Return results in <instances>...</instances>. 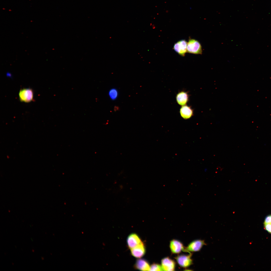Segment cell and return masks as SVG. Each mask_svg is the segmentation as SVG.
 Here are the masks:
<instances>
[{
  "instance_id": "5",
  "label": "cell",
  "mask_w": 271,
  "mask_h": 271,
  "mask_svg": "<svg viewBox=\"0 0 271 271\" xmlns=\"http://www.w3.org/2000/svg\"><path fill=\"white\" fill-rule=\"evenodd\" d=\"M187 43L185 40H180L175 44L173 49L181 56H184L187 52Z\"/></svg>"
},
{
  "instance_id": "1",
  "label": "cell",
  "mask_w": 271,
  "mask_h": 271,
  "mask_svg": "<svg viewBox=\"0 0 271 271\" xmlns=\"http://www.w3.org/2000/svg\"><path fill=\"white\" fill-rule=\"evenodd\" d=\"M187 52L195 54H201L202 49L200 43L195 39H189L187 43Z\"/></svg>"
},
{
  "instance_id": "9",
  "label": "cell",
  "mask_w": 271,
  "mask_h": 271,
  "mask_svg": "<svg viewBox=\"0 0 271 271\" xmlns=\"http://www.w3.org/2000/svg\"><path fill=\"white\" fill-rule=\"evenodd\" d=\"M161 265L163 270L174 271L175 264L173 260L169 257H166L161 260Z\"/></svg>"
},
{
  "instance_id": "4",
  "label": "cell",
  "mask_w": 271,
  "mask_h": 271,
  "mask_svg": "<svg viewBox=\"0 0 271 271\" xmlns=\"http://www.w3.org/2000/svg\"><path fill=\"white\" fill-rule=\"evenodd\" d=\"M20 100L25 102H29L33 100V93L31 89H24L21 90L19 93Z\"/></svg>"
},
{
  "instance_id": "15",
  "label": "cell",
  "mask_w": 271,
  "mask_h": 271,
  "mask_svg": "<svg viewBox=\"0 0 271 271\" xmlns=\"http://www.w3.org/2000/svg\"><path fill=\"white\" fill-rule=\"evenodd\" d=\"M150 271H162L163 270L161 265L158 264L154 263L150 266Z\"/></svg>"
},
{
  "instance_id": "7",
  "label": "cell",
  "mask_w": 271,
  "mask_h": 271,
  "mask_svg": "<svg viewBox=\"0 0 271 271\" xmlns=\"http://www.w3.org/2000/svg\"><path fill=\"white\" fill-rule=\"evenodd\" d=\"M142 242L140 237L135 233L130 234L128 237L127 239V245L130 249L136 247Z\"/></svg>"
},
{
  "instance_id": "14",
  "label": "cell",
  "mask_w": 271,
  "mask_h": 271,
  "mask_svg": "<svg viewBox=\"0 0 271 271\" xmlns=\"http://www.w3.org/2000/svg\"><path fill=\"white\" fill-rule=\"evenodd\" d=\"M108 95L110 98L112 100L116 99L118 96V92L115 88H112L109 91Z\"/></svg>"
},
{
  "instance_id": "10",
  "label": "cell",
  "mask_w": 271,
  "mask_h": 271,
  "mask_svg": "<svg viewBox=\"0 0 271 271\" xmlns=\"http://www.w3.org/2000/svg\"><path fill=\"white\" fill-rule=\"evenodd\" d=\"M150 266L146 260L141 258L137 259L134 265L135 268L141 271L150 270Z\"/></svg>"
},
{
  "instance_id": "3",
  "label": "cell",
  "mask_w": 271,
  "mask_h": 271,
  "mask_svg": "<svg viewBox=\"0 0 271 271\" xmlns=\"http://www.w3.org/2000/svg\"><path fill=\"white\" fill-rule=\"evenodd\" d=\"M191 253L187 255H181L177 256L175 258L180 266L186 268L192 264V260L191 258Z\"/></svg>"
},
{
  "instance_id": "8",
  "label": "cell",
  "mask_w": 271,
  "mask_h": 271,
  "mask_svg": "<svg viewBox=\"0 0 271 271\" xmlns=\"http://www.w3.org/2000/svg\"><path fill=\"white\" fill-rule=\"evenodd\" d=\"M170 247L171 252L174 254H179L182 251L185 252L183 244L176 240L173 239L170 241Z\"/></svg>"
},
{
  "instance_id": "2",
  "label": "cell",
  "mask_w": 271,
  "mask_h": 271,
  "mask_svg": "<svg viewBox=\"0 0 271 271\" xmlns=\"http://www.w3.org/2000/svg\"><path fill=\"white\" fill-rule=\"evenodd\" d=\"M206 244L204 240H196L190 243L185 247V252L190 253V252H196L199 251L204 245Z\"/></svg>"
},
{
  "instance_id": "12",
  "label": "cell",
  "mask_w": 271,
  "mask_h": 271,
  "mask_svg": "<svg viewBox=\"0 0 271 271\" xmlns=\"http://www.w3.org/2000/svg\"><path fill=\"white\" fill-rule=\"evenodd\" d=\"M176 100L177 103L179 105H185L188 101L189 95L186 92L181 91L177 94Z\"/></svg>"
},
{
  "instance_id": "13",
  "label": "cell",
  "mask_w": 271,
  "mask_h": 271,
  "mask_svg": "<svg viewBox=\"0 0 271 271\" xmlns=\"http://www.w3.org/2000/svg\"><path fill=\"white\" fill-rule=\"evenodd\" d=\"M263 224L265 230L271 233V214L265 217Z\"/></svg>"
},
{
  "instance_id": "11",
  "label": "cell",
  "mask_w": 271,
  "mask_h": 271,
  "mask_svg": "<svg viewBox=\"0 0 271 271\" xmlns=\"http://www.w3.org/2000/svg\"><path fill=\"white\" fill-rule=\"evenodd\" d=\"M180 112L181 116L185 119L190 118L193 114V110L191 107L187 105L183 106L181 107Z\"/></svg>"
},
{
  "instance_id": "6",
  "label": "cell",
  "mask_w": 271,
  "mask_h": 271,
  "mask_svg": "<svg viewBox=\"0 0 271 271\" xmlns=\"http://www.w3.org/2000/svg\"><path fill=\"white\" fill-rule=\"evenodd\" d=\"M130 249L131 255L137 258H141L146 253L145 247L142 241L137 246Z\"/></svg>"
}]
</instances>
